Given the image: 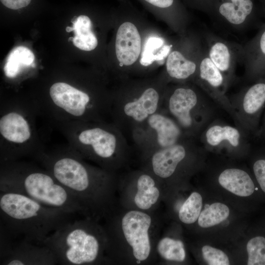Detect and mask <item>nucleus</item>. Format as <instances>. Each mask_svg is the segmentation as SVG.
I'll use <instances>...</instances> for the list:
<instances>
[{
    "instance_id": "obj_2",
    "label": "nucleus",
    "mask_w": 265,
    "mask_h": 265,
    "mask_svg": "<svg viewBox=\"0 0 265 265\" xmlns=\"http://www.w3.org/2000/svg\"><path fill=\"white\" fill-rule=\"evenodd\" d=\"M156 212L126 209L118 205L104 218L110 264L157 263L156 247L162 222Z\"/></svg>"
},
{
    "instance_id": "obj_31",
    "label": "nucleus",
    "mask_w": 265,
    "mask_h": 265,
    "mask_svg": "<svg viewBox=\"0 0 265 265\" xmlns=\"http://www.w3.org/2000/svg\"><path fill=\"white\" fill-rule=\"evenodd\" d=\"M252 170L260 189L265 194V156H259L254 160Z\"/></svg>"
},
{
    "instance_id": "obj_28",
    "label": "nucleus",
    "mask_w": 265,
    "mask_h": 265,
    "mask_svg": "<svg viewBox=\"0 0 265 265\" xmlns=\"http://www.w3.org/2000/svg\"><path fill=\"white\" fill-rule=\"evenodd\" d=\"M229 213V209L226 205L214 203L201 212L197 220L198 224L202 228L212 227L226 220Z\"/></svg>"
},
{
    "instance_id": "obj_17",
    "label": "nucleus",
    "mask_w": 265,
    "mask_h": 265,
    "mask_svg": "<svg viewBox=\"0 0 265 265\" xmlns=\"http://www.w3.org/2000/svg\"><path fill=\"white\" fill-rule=\"evenodd\" d=\"M239 62L244 67L245 81L265 76V26L250 41L239 48Z\"/></svg>"
},
{
    "instance_id": "obj_33",
    "label": "nucleus",
    "mask_w": 265,
    "mask_h": 265,
    "mask_svg": "<svg viewBox=\"0 0 265 265\" xmlns=\"http://www.w3.org/2000/svg\"><path fill=\"white\" fill-rule=\"evenodd\" d=\"M264 132V134L265 135V127H264V131H262V133Z\"/></svg>"
},
{
    "instance_id": "obj_19",
    "label": "nucleus",
    "mask_w": 265,
    "mask_h": 265,
    "mask_svg": "<svg viewBox=\"0 0 265 265\" xmlns=\"http://www.w3.org/2000/svg\"><path fill=\"white\" fill-rule=\"evenodd\" d=\"M141 46L140 36L135 26L129 22L121 24L115 40L116 55L119 62L125 66L133 64L139 56Z\"/></svg>"
},
{
    "instance_id": "obj_13",
    "label": "nucleus",
    "mask_w": 265,
    "mask_h": 265,
    "mask_svg": "<svg viewBox=\"0 0 265 265\" xmlns=\"http://www.w3.org/2000/svg\"><path fill=\"white\" fill-rule=\"evenodd\" d=\"M194 81L232 117V109L227 95L230 86L209 57L204 45Z\"/></svg>"
},
{
    "instance_id": "obj_6",
    "label": "nucleus",
    "mask_w": 265,
    "mask_h": 265,
    "mask_svg": "<svg viewBox=\"0 0 265 265\" xmlns=\"http://www.w3.org/2000/svg\"><path fill=\"white\" fill-rule=\"evenodd\" d=\"M0 105V163L33 157L45 149L36 127L39 112L32 100H5Z\"/></svg>"
},
{
    "instance_id": "obj_14",
    "label": "nucleus",
    "mask_w": 265,
    "mask_h": 265,
    "mask_svg": "<svg viewBox=\"0 0 265 265\" xmlns=\"http://www.w3.org/2000/svg\"><path fill=\"white\" fill-rule=\"evenodd\" d=\"M201 37L194 36L186 40L185 51L175 49L167 56L166 69L169 76L177 80H194L204 44Z\"/></svg>"
},
{
    "instance_id": "obj_9",
    "label": "nucleus",
    "mask_w": 265,
    "mask_h": 265,
    "mask_svg": "<svg viewBox=\"0 0 265 265\" xmlns=\"http://www.w3.org/2000/svg\"><path fill=\"white\" fill-rule=\"evenodd\" d=\"M117 193L119 207L153 212L163 201L165 188L153 175L144 170L118 180Z\"/></svg>"
},
{
    "instance_id": "obj_23",
    "label": "nucleus",
    "mask_w": 265,
    "mask_h": 265,
    "mask_svg": "<svg viewBox=\"0 0 265 265\" xmlns=\"http://www.w3.org/2000/svg\"><path fill=\"white\" fill-rule=\"evenodd\" d=\"M73 26H67L66 31L68 32L74 31L75 36L70 37L69 41H72L77 48L85 51H90L96 48L98 40L95 34L91 30L92 23L89 17L81 15L76 17L72 21Z\"/></svg>"
},
{
    "instance_id": "obj_25",
    "label": "nucleus",
    "mask_w": 265,
    "mask_h": 265,
    "mask_svg": "<svg viewBox=\"0 0 265 265\" xmlns=\"http://www.w3.org/2000/svg\"><path fill=\"white\" fill-rule=\"evenodd\" d=\"M35 59L32 52L24 46H18L9 53L3 68L5 76L16 78L26 68L31 66Z\"/></svg>"
},
{
    "instance_id": "obj_5",
    "label": "nucleus",
    "mask_w": 265,
    "mask_h": 265,
    "mask_svg": "<svg viewBox=\"0 0 265 265\" xmlns=\"http://www.w3.org/2000/svg\"><path fill=\"white\" fill-rule=\"evenodd\" d=\"M1 221L13 235L42 245L46 238L70 221L72 214L44 205L24 194L0 191Z\"/></svg>"
},
{
    "instance_id": "obj_32",
    "label": "nucleus",
    "mask_w": 265,
    "mask_h": 265,
    "mask_svg": "<svg viewBox=\"0 0 265 265\" xmlns=\"http://www.w3.org/2000/svg\"><path fill=\"white\" fill-rule=\"evenodd\" d=\"M0 1L6 8L18 10L28 6L32 0H0Z\"/></svg>"
},
{
    "instance_id": "obj_15",
    "label": "nucleus",
    "mask_w": 265,
    "mask_h": 265,
    "mask_svg": "<svg viewBox=\"0 0 265 265\" xmlns=\"http://www.w3.org/2000/svg\"><path fill=\"white\" fill-rule=\"evenodd\" d=\"M203 41L209 57L231 86L235 81L236 67L239 62V44L210 32L203 33Z\"/></svg>"
},
{
    "instance_id": "obj_8",
    "label": "nucleus",
    "mask_w": 265,
    "mask_h": 265,
    "mask_svg": "<svg viewBox=\"0 0 265 265\" xmlns=\"http://www.w3.org/2000/svg\"><path fill=\"white\" fill-rule=\"evenodd\" d=\"M167 107L185 134L197 139L210 123L226 112L196 84L175 88L168 98Z\"/></svg>"
},
{
    "instance_id": "obj_21",
    "label": "nucleus",
    "mask_w": 265,
    "mask_h": 265,
    "mask_svg": "<svg viewBox=\"0 0 265 265\" xmlns=\"http://www.w3.org/2000/svg\"><path fill=\"white\" fill-rule=\"evenodd\" d=\"M159 102L157 91L150 87L145 90L141 95L124 105L125 115L137 123L145 121L150 116L156 113Z\"/></svg>"
},
{
    "instance_id": "obj_4",
    "label": "nucleus",
    "mask_w": 265,
    "mask_h": 265,
    "mask_svg": "<svg viewBox=\"0 0 265 265\" xmlns=\"http://www.w3.org/2000/svg\"><path fill=\"white\" fill-rule=\"evenodd\" d=\"M107 237L99 221L85 217L69 221L50 234L42 243L65 265H110Z\"/></svg>"
},
{
    "instance_id": "obj_16",
    "label": "nucleus",
    "mask_w": 265,
    "mask_h": 265,
    "mask_svg": "<svg viewBox=\"0 0 265 265\" xmlns=\"http://www.w3.org/2000/svg\"><path fill=\"white\" fill-rule=\"evenodd\" d=\"M253 6L252 0L223 1L218 4L217 21L215 22L229 31H243L253 22Z\"/></svg>"
},
{
    "instance_id": "obj_1",
    "label": "nucleus",
    "mask_w": 265,
    "mask_h": 265,
    "mask_svg": "<svg viewBox=\"0 0 265 265\" xmlns=\"http://www.w3.org/2000/svg\"><path fill=\"white\" fill-rule=\"evenodd\" d=\"M33 158L74 196L84 217L99 221L118 206V180L114 172L87 163L68 144L45 149Z\"/></svg>"
},
{
    "instance_id": "obj_7",
    "label": "nucleus",
    "mask_w": 265,
    "mask_h": 265,
    "mask_svg": "<svg viewBox=\"0 0 265 265\" xmlns=\"http://www.w3.org/2000/svg\"><path fill=\"white\" fill-rule=\"evenodd\" d=\"M68 145L85 159L114 172L124 157L120 153L119 139L114 128L104 122L65 121L54 124Z\"/></svg>"
},
{
    "instance_id": "obj_27",
    "label": "nucleus",
    "mask_w": 265,
    "mask_h": 265,
    "mask_svg": "<svg viewBox=\"0 0 265 265\" xmlns=\"http://www.w3.org/2000/svg\"><path fill=\"white\" fill-rule=\"evenodd\" d=\"M172 47V45H164V41L161 38L156 37L149 38L141 55V64L146 66L155 60L164 59L169 54Z\"/></svg>"
},
{
    "instance_id": "obj_12",
    "label": "nucleus",
    "mask_w": 265,
    "mask_h": 265,
    "mask_svg": "<svg viewBox=\"0 0 265 265\" xmlns=\"http://www.w3.org/2000/svg\"><path fill=\"white\" fill-rule=\"evenodd\" d=\"M201 145L198 139L187 137L170 146L157 149L148 156L144 170L153 175L165 188L189 155Z\"/></svg>"
},
{
    "instance_id": "obj_18",
    "label": "nucleus",
    "mask_w": 265,
    "mask_h": 265,
    "mask_svg": "<svg viewBox=\"0 0 265 265\" xmlns=\"http://www.w3.org/2000/svg\"><path fill=\"white\" fill-rule=\"evenodd\" d=\"M57 263L52 251L44 245L25 239L12 248L8 255L0 260V265H53Z\"/></svg>"
},
{
    "instance_id": "obj_30",
    "label": "nucleus",
    "mask_w": 265,
    "mask_h": 265,
    "mask_svg": "<svg viewBox=\"0 0 265 265\" xmlns=\"http://www.w3.org/2000/svg\"><path fill=\"white\" fill-rule=\"evenodd\" d=\"M202 256L210 265H228L230 261L227 255L222 250L209 245L202 248Z\"/></svg>"
},
{
    "instance_id": "obj_29",
    "label": "nucleus",
    "mask_w": 265,
    "mask_h": 265,
    "mask_svg": "<svg viewBox=\"0 0 265 265\" xmlns=\"http://www.w3.org/2000/svg\"><path fill=\"white\" fill-rule=\"evenodd\" d=\"M248 265H265V237L256 236L247 243Z\"/></svg>"
},
{
    "instance_id": "obj_11",
    "label": "nucleus",
    "mask_w": 265,
    "mask_h": 265,
    "mask_svg": "<svg viewBox=\"0 0 265 265\" xmlns=\"http://www.w3.org/2000/svg\"><path fill=\"white\" fill-rule=\"evenodd\" d=\"M221 115L202 131L198 140L206 150L247 152L251 149V135L232 118Z\"/></svg>"
},
{
    "instance_id": "obj_20",
    "label": "nucleus",
    "mask_w": 265,
    "mask_h": 265,
    "mask_svg": "<svg viewBox=\"0 0 265 265\" xmlns=\"http://www.w3.org/2000/svg\"><path fill=\"white\" fill-rule=\"evenodd\" d=\"M147 120L148 125L156 133L157 142L159 148L170 146L189 137L185 134L172 118L155 113Z\"/></svg>"
},
{
    "instance_id": "obj_10",
    "label": "nucleus",
    "mask_w": 265,
    "mask_h": 265,
    "mask_svg": "<svg viewBox=\"0 0 265 265\" xmlns=\"http://www.w3.org/2000/svg\"><path fill=\"white\" fill-rule=\"evenodd\" d=\"M227 96L235 121L251 136L258 132L261 114L265 106V76Z\"/></svg>"
},
{
    "instance_id": "obj_24",
    "label": "nucleus",
    "mask_w": 265,
    "mask_h": 265,
    "mask_svg": "<svg viewBox=\"0 0 265 265\" xmlns=\"http://www.w3.org/2000/svg\"><path fill=\"white\" fill-rule=\"evenodd\" d=\"M157 263H182L186 258L183 242L168 235L160 234L156 247Z\"/></svg>"
},
{
    "instance_id": "obj_22",
    "label": "nucleus",
    "mask_w": 265,
    "mask_h": 265,
    "mask_svg": "<svg viewBox=\"0 0 265 265\" xmlns=\"http://www.w3.org/2000/svg\"><path fill=\"white\" fill-rule=\"evenodd\" d=\"M218 181L225 189L238 196H251L256 190L255 183L248 173L238 168L224 169L218 176Z\"/></svg>"
},
{
    "instance_id": "obj_3",
    "label": "nucleus",
    "mask_w": 265,
    "mask_h": 265,
    "mask_svg": "<svg viewBox=\"0 0 265 265\" xmlns=\"http://www.w3.org/2000/svg\"><path fill=\"white\" fill-rule=\"evenodd\" d=\"M0 191L20 193L44 205L83 215L77 200L50 172L30 162L0 163Z\"/></svg>"
},
{
    "instance_id": "obj_26",
    "label": "nucleus",
    "mask_w": 265,
    "mask_h": 265,
    "mask_svg": "<svg viewBox=\"0 0 265 265\" xmlns=\"http://www.w3.org/2000/svg\"><path fill=\"white\" fill-rule=\"evenodd\" d=\"M202 202V197L198 192H191L178 208L179 220L185 224L195 223L201 212Z\"/></svg>"
}]
</instances>
